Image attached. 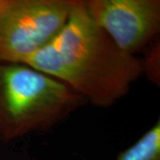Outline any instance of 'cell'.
<instances>
[{
    "mask_svg": "<svg viewBox=\"0 0 160 160\" xmlns=\"http://www.w3.org/2000/svg\"><path fill=\"white\" fill-rule=\"evenodd\" d=\"M67 84L98 108H109L125 97L145 75L142 58L116 46L87 11L85 0H74L60 33L23 62Z\"/></svg>",
    "mask_w": 160,
    "mask_h": 160,
    "instance_id": "cell-1",
    "label": "cell"
},
{
    "mask_svg": "<svg viewBox=\"0 0 160 160\" xmlns=\"http://www.w3.org/2000/svg\"><path fill=\"white\" fill-rule=\"evenodd\" d=\"M86 104L73 88L27 64L0 62V142L52 129Z\"/></svg>",
    "mask_w": 160,
    "mask_h": 160,
    "instance_id": "cell-2",
    "label": "cell"
},
{
    "mask_svg": "<svg viewBox=\"0 0 160 160\" xmlns=\"http://www.w3.org/2000/svg\"><path fill=\"white\" fill-rule=\"evenodd\" d=\"M74 0H4L0 7V62L22 63L62 29Z\"/></svg>",
    "mask_w": 160,
    "mask_h": 160,
    "instance_id": "cell-3",
    "label": "cell"
},
{
    "mask_svg": "<svg viewBox=\"0 0 160 160\" xmlns=\"http://www.w3.org/2000/svg\"><path fill=\"white\" fill-rule=\"evenodd\" d=\"M87 11L122 51L148 49L160 30L159 0H86Z\"/></svg>",
    "mask_w": 160,
    "mask_h": 160,
    "instance_id": "cell-4",
    "label": "cell"
},
{
    "mask_svg": "<svg viewBox=\"0 0 160 160\" xmlns=\"http://www.w3.org/2000/svg\"><path fill=\"white\" fill-rule=\"evenodd\" d=\"M116 160H160L159 120L131 147L119 152Z\"/></svg>",
    "mask_w": 160,
    "mask_h": 160,
    "instance_id": "cell-5",
    "label": "cell"
},
{
    "mask_svg": "<svg viewBox=\"0 0 160 160\" xmlns=\"http://www.w3.org/2000/svg\"><path fill=\"white\" fill-rule=\"evenodd\" d=\"M3 2H4V0H0V7L3 5Z\"/></svg>",
    "mask_w": 160,
    "mask_h": 160,
    "instance_id": "cell-6",
    "label": "cell"
}]
</instances>
